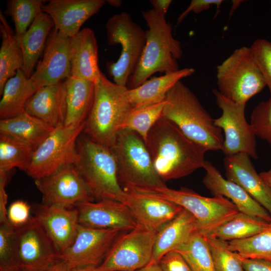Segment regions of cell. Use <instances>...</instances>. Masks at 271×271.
Returning a JSON list of instances; mask_svg holds the SVG:
<instances>
[{"label": "cell", "mask_w": 271, "mask_h": 271, "mask_svg": "<svg viewBox=\"0 0 271 271\" xmlns=\"http://www.w3.org/2000/svg\"><path fill=\"white\" fill-rule=\"evenodd\" d=\"M145 143L156 172L164 183L204 168L207 150L164 117L151 128Z\"/></svg>", "instance_id": "obj_1"}, {"label": "cell", "mask_w": 271, "mask_h": 271, "mask_svg": "<svg viewBox=\"0 0 271 271\" xmlns=\"http://www.w3.org/2000/svg\"><path fill=\"white\" fill-rule=\"evenodd\" d=\"M162 116L207 151L223 149L224 136L195 94L181 81L167 93Z\"/></svg>", "instance_id": "obj_2"}, {"label": "cell", "mask_w": 271, "mask_h": 271, "mask_svg": "<svg viewBox=\"0 0 271 271\" xmlns=\"http://www.w3.org/2000/svg\"><path fill=\"white\" fill-rule=\"evenodd\" d=\"M149 29L139 63L127 84L129 89L136 88L157 72L165 74L179 70L177 60L183 56L180 41L172 34V26L165 17L152 9L142 12Z\"/></svg>", "instance_id": "obj_3"}, {"label": "cell", "mask_w": 271, "mask_h": 271, "mask_svg": "<svg viewBox=\"0 0 271 271\" xmlns=\"http://www.w3.org/2000/svg\"><path fill=\"white\" fill-rule=\"evenodd\" d=\"M94 85V100L83 133L93 141L110 148L133 107L127 87L110 81L102 72Z\"/></svg>", "instance_id": "obj_4"}, {"label": "cell", "mask_w": 271, "mask_h": 271, "mask_svg": "<svg viewBox=\"0 0 271 271\" xmlns=\"http://www.w3.org/2000/svg\"><path fill=\"white\" fill-rule=\"evenodd\" d=\"M77 150L74 165L95 201L112 200L123 203L125 192L119 183L116 162L110 148L82 132L77 141Z\"/></svg>", "instance_id": "obj_5"}, {"label": "cell", "mask_w": 271, "mask_h": 271, "mask_svg": "<svg viewBox=\"0 0 271 271\" xmlns=\"http://www.w3.org/2000/svg\"><path fill=\"white\" fill-rule=\"evenodd\" d=\"M110 148L124 190L147 192L165 185L156 172L145 141L136 132L120 130Z\"/></svg>", "instance_id": "obj_6"}, {"label": "cell", "mask_w": 271, "mask_h": 271, "mask_svg": "<svg viewBox=\"0 0 271 271\" xmlns=\"http://www.w3.org/2000/svg\"><path fill=\"white\" fill-rule=\"evenodd\" d=\"M216 69L217 90L235 103L246 104L266 86L250 47L235 49Z\"/></svg>", "instance_id": "obj_7"}, {"label": "cell", "mask_w": 271, "mask_h": 271, "mask_svg": "<svg viewBox=\"0 0 271 271\" xmlns=\"http://www.w3.org/2000/svg\"><path fill=\"white\" fill-rule=\"evenodd\" d=\"M107 44H120V55L115 62L106 63L108 74L114 83L126 87L134 71L146 42V31L125 12L110 17L105 25Z\"/></svg>", "instance_id": "obj_8"}, {"label": "cell", "mask_w": 271, "mask_h": 271, "mask_svg": "<svg viewBox=\"0 0 271 271\" xmlns=\"http://www.w3.org/2000/svg\"><path fill=\"white\" fill-rule=\"evenodd\" d=\"M145 192L170 201L187 210L196 220L197 231L204 236L239 212L232 202L224 197H205L187 188L175 190L164 185Z\"/></svg>", "instance_id": "obj_9"}, {"label": "cell", "mask_w": 271, "mask_h": 271, "mask_svg": "<svg viewBox=\"0 0 271 271\" xmlns=\"http://www.w3.org/2000/svg\"><path fill=\"white\" fill-rule=\"evenodd\" d=\"M84 125H62L55 128L35 149L25 172L36 180L74 165L77 158V141Z\"/></svg>", "instance_id": "obj_10"}, {"label": "cell", "mask_w": 271, "mask_h": 271, "mask_svg": "<svg viewBox=\"0 0 271 271\" xmlns=\"http://www.w3.org/2000/svg\"><path fill=\"white\" fill-rule=\"evenodd\" d=\"M156 231L143 225L121 233L97 271H136L148 264Z\"/></svg>", "instance_id": "obj_11"}, {"label": "cell", "mask_w": 271, "mask_h": 271, "mask_svg": "<svg viewBox=\"0 0 271 271\" xmlns=\"http://www.w3.org/2000/svg\"><path fill=\"white\" fill-rule=\"evenodd\" d=\"M213 92L216 104L222 112L219 117L214 119L215 125L224 133L222 151L225 156L242 153L257 159L256 135L246 119L245 104L228 99L217 89H214Z\"/></svg>", "instance_id": "obj_12"}, {"label": "cell", "mask_w": 271, "mask_h": 271, "mask_svg": "<svg viewBox=\"0 0 271 271\" xmlns=\"http://www.w3.org/2000/svg\"><path fill=\"white\" fill-rule=\"evenodd\" d=\"M35 184L42 195L41 203L46 205L71 208L80 203L95 201L74 165L35 180Z\"/></svg>", "instance_id": "obj_13"}, {"label": "cell", "mask_w": 271, "mask_h": 271, "mask_svg": "<svg viewBox=\"0 0 271 271\" xmlns=\"http://www.w3.org/2000/svg\"><path fill=\"white\" fill-rule=\"evenodd\" d=\"M18 230V256L21 270L46 271L61 259L60 252L33 216Z\"/></svg>", "instance_id": "obj_14"}, {"label": "cell", "mask_w": 271, "mask_h": 271, "mask_svg": "<svg viewBox=\"0 0 271 271\" xmlns=\"http://www.w3.org/2000/svg\"><path fill=\"white\" fill-rule=\"evenodd\" d=\"M123 232L119 229H100L79 224L73 243L61 253V259L73 268L98 267L104 261L115 241Z\"/></svg>", "instance_id": "obj_15"}, {"label": "cell", "mask_w": 271, "mask_h": 271, "mask_svg": "<svg viewBox=\"0 0 271 271\" xmlns=\"http://www.w3.org/2000/svg\"><path fill=\"white\" fill-rule=\"evenodd\" d=\"M32 212L60 254L73 243L79 226L78 212L75 207L34 203L32 206Z\"/></svg>", "instance_id": "obj_16"}, {"label": "cell", "mask_w": 271, "mask_h": 271, "mask_svg": "<svg viewBox=\"0 0 271 271\" xmlns=\"http://www.w3.org/2000/svg\"><path fill=\"white\" fill-rule=\"evenodd\" d=\"M80 225L100 229L128 231L138 223L126 205L112 200L87 202L76 205Z\"/></svg>", "instance_id": "obj_17"}, {"label": "cell", "mask_w": 271, "mask_h": 271, "mask_svg": "<svg viewBox=\"0 0 271 271\" xmlns=\"http://www.w3.org/2000/svg\"><path fill=\"white\" fill-rule=\"evenodd\" d=\"M54 30L48 39L42 59L29 78L39 89L58 83L71 75L70 38Z\"/></svg>", "instance_id": "obj_18"}, {"label": "cell", "mask_w": 271, "mask_h": 271, "mask_svg": "<svg viewBox=\"0 0 271 271\" xmlns=\"http://www.w3.org/2000/svg\"><path fill=\"white\" fill-rule=\"evenodd\" d=\"M123 202L138 224L158 231L182 210L180 206L152 193L131 190Z\"/></svg>", "instance_id": "obj_19"}, {"label": "cell", "mask_w": 271, "mask_h": 271, "mask_svg": "<svg viewBox=\"0 0 271 271\" xmlns=\"http://www.w3.org/2000/svg\"><path fill=\"white\" fill-rule=\"evenodd\" d=\"M106 3L105 0H50L44 4L42 12L52 19L54 29L71 38Z\"/></svg>", "instance_id": "obj_20"}, {"label": "cell", "mask_w": 271, "mask_h": 271, "mask_svg": "<svg viewBox=\"0 0 271 271\" xmlns=\"http://www.w3.org/2000/svg\"><path fill=\"white\" fill-rule=\"evenodd\" d=\"M226 179L240 186L271 216V188L258 174L246 154L225 156Z\"/></svg>", "instance_id": "obj_21"}, {"label": "cell", "mask_w": 271, "mask_h": 271, "mask_svg": "<svg viewBox=\"0 0 271 271\" xmlns=\"http://www.w3.org/2000/svg\"><path fill=\"white\" fill-rule=\"evenodd\" d=\"M206 174L203 179L205 187L213 196L224 197L232 202L239 212L271 222L269 213L240 186L225 179L209 161L204 167Z\"/></svg>", "instance_id": "obj_22"}, {"label": "cell", "mask_w": 271, "mask_h": 271, "mask_svg": "<svg viewBox=\"0 0 271 271\" xmlns=\"http://www.w3.org/2000/svg\"><path fill=\"white\" fill-rule=\"evenodd\" d=\"M25 111L54 128L64 125L67 112L64 81L38 89L27 102Z\"/></svg>", "instance_id": "obj_23"}, {"label": "cell", "mask_w": 271, "mask_h": 271, "mask_svg": "<svg viewBox=\"0 0 271 271\" xmlns=\"http://www.w3.org/2000/svg\"><path fill=\"white\" fill-rule=\"evenodd\" d=\"M69 54L70 76L95 82L101 72L97 40L91 29L84 28L70 38Z\"/></svg>", "instance_id": "obj_24"}, {"label": "cell", "mask_w": 271, "mask_h": 271, "mask_svg": "<svg viewBox=\"0 0 271 271\" xmlns=\"http://www.w3.org/2000/svg\"><path fill=\"white\" fill-rule=\"evenodd\" d=\"M197 231L196 220L185 209L156 231L152 259L158 262L166 253L176 250L184 244Z\"/></svg>", "instance_id": "obj_25"}, {"label": "cell", "mask_w": 271, "mask_h": 271, "mask_svg": "<svg viewBox=\"0 0 271 271\" xmlns=\"http://www.w3.org/2000/svg\"><path fill=\"white\" fill-rule=\"evenodd\" d=\"M194 72V69L185 68L147 80L136 88L128 89L129 101L133 108L162 102L174 85Z\"/></svg>", "instance_id": "obj_26"}, {"label": "cell", "mask_w": 271, "mask_h": 271, "mask_svg": "<svg viewBox=\"0 0 271 271\" xmlns=\"http://www.w3.org/2000/svg\"><path fill=\"white\" fill-rule=\"evenodd\" d=\"M66 89V126L85 124L91 110L94 96V82L72 76L64 81Z\"/></svg>", "instance_id": "obj_27"}, {"label": "cell", "mask_w": 271, "mask_h": 271, "mask_svg": "<svg viewBox=\"0 0 271 271\" xmlns=\"http://www.w3.org/2000/svg\"><path fill=\"white\" fill-rule=\"evenodd\" d=\"M54 27L51 17L42 12L35 19L27 32L17 38L24 56V65L22 69L29 78L38 58L44 50L47 37Z\"/></svg>", "instance_id": "obj_28"}, {"label": "cell", "mask_w": 271, "mask_h": 271, "mask_svg": "<svg viewBox=\"0 0 271 271\" xmlns=\"http://www.w3.org/2000/svg\"><path fill=\"white\" fill-rule=\"evenodd\" d=\"M54 129L26 111L15 117L0 120V133L12 136L34 150Z\"/></svg>", "instance_id": "obj_29"}, {"label": "cell", "mask_w": 271, "mask_h": 271, "mask_svg": "<svg viewBox=\"0 0 271 271\" xmlns=\"http://www.w3.org/2000/svg\"><path fill=\"white\" fill-rule=\"evenodd\" d=\"M38 89L22 70H18L4 86L0 101L1 119L14 117L25 112L27 102Z\"/></svg>", "instance_id": "obj_30"}, {"label": "cell", "mask_w": 271, "mask_h": 271, "mask_svg": "<svg viewBox=\"0 0 271 271\" xmlns=\"http://www.w3.org/2000/svg\"><path fill=\"white\" fill-rule=\"evenodd\" d=\"M0 31L2 44L0 49V94L9 79L14 77L24 65L23 52L16 34L0 11Z\"/></svg>", "instance_id": "obj_31"}, {"label": "cell", "mask_w": 271, "mask_h": 271, "mask_svg": "<svg viewBox=\"0 0 271 271\" xmlns=\"http://www.w3.org/2000/svg\"><path fill=\"white\" fill-rule=\"evenodd\" d=\"M269 223L260 218L239 212L205 237L227 242L246 239L265 229Z\"/></svg>", "instance_id": "obj_32"}, {"label": "cell", "mask_w": 271, "mask_h": 271, "mask_svg": "<svg viewBox=\"0 0 271 271\" xmlns=\"http://www.w3.org/2000/svg\"><path fill=\"white\" fill-rule=\"evenodd\" d=\"M34 151L22 141L0 133V172L9 173L15 168L25 172Z\"/></svg>", "instance_id": "obj_33"}, {"label": "cell", "mask_w": 271, "mask_h": 271, "mask_svg": "<svg viewBox=\"0 0 271 271\" xmlns=\"http://www.w3.org/2000/svg\"><path fill=\"white\" fill-rule=\"evenodd\" d=\"M176 250L183 256L192 271H215L210 245L206 237L197 231Z\"/></svg>", "instance_id": "obj_34"}, {"label": "cell", "mask_w": 271, "mask_h": 271, "mask_svg": "<svg viewBox=\"0 0 271 271\" xmlns=\"http://www.w3.org/2000/svg\"><path fill=\"white\" fill-rule=\"evenodd\" d=\"M165 100L162 102L132 108L123 120L121 129H128L136 132L145 142L149 131L162 116Z\"/></svg>", "instance_id": "obj_35"}, {"label": "cell", "mask_w": 271, "mask_h": 271, "mask_svg": "<svg viewBox=\"0 0 271 271\" xmlns=\"http://www.w3.org/2000/svg\"><path fill=\"white\" fill-rule=\"evenodd\" d=\"M228 243L231 250L243 257L271 262V222L265 229L254 236Z\"/></svg>", "instance_id": "obj_36"}, {"label": "cell", "mask_w": 271, "mask_h": 271, "mask_svg": "<svg viewBox=\"0 0 271 271\" xmlns=\"http://www.w3.org/2000/svg\"><path fill=\"white\" fill-rule=\"evenodd\" d=\"M45 1L9 0L7 3L6 15L11 17L15 26L17 38L28 30L37 16L42 12Z\"/></svg>", "instance_id": "obj_37"}, {"label": "cell", "mask_w": 271, "mask_h": 271, "mask_svg": "<svg viewBox=\"0 0 271 271\" xmlns=\"http://www.w3.org/2000/svg\"><path fill=\"white\" fill-rule=\"evenodd\" d=\"M18 228L9 221L0 223V271H20Z\"/></svg>", "instance_id": "obj_38"}, {"label": "cell", "mask_w": 271, "mask_h": 271, "mask_svg": "<svg viewBox=\"0 0 271 271\" xmlns=\"http://www.w3.org/2000/svg\"><path fill=\"white\" fill-rule=\"evenodd\" d=\"M205 237L211 248L215 271H244L237 253L230 249L227 241Z\"/></svg>", "instance_id": "obj_39"}, {"label": "cell", "mask_w": 271, "mask_h": 271, "mask_svg": "<svg viewBox=\"0 0 271 271\" xmlns=\"http://www.w3.org/2000/svg\"><path fill=\"white\" fill-rule=\"evenodd\" d=\"M250 123L256 136L271 145V99L260 102L254 108Z\"/></svg>", "instance_id": "obj_40"}, {"label": "cell", "mask_w": 271, "mask_h": 271, "mask_svg": "<svg viewBox=\"0 0 271 271\" xmlns=\"http://www.w3.org/2000/svg\"><path fill=\"white\" fill-rule=\"evenodd\" d=\"M253 59L268 87L271 99V42L259 38L250 47Z\"/></svg>", "instance_id": "obj_41"}, {"label": "cell", "mask_w": 271, "mask_h": 271, "mask_svg": "<svg viewBox=\"0 0 271 271\" xmlns=\"http://www.w3.org/2000/svg\"><path fill=\"white\" fill-rule=\"evenodd\" d=\"M32 206L27 202L18 200L12 203L7 211L9 222L15 227L25 225L31 219Z\"/></svg>", "instance_id": "obj_42"}, {"label": "cell", "mask_w": 271, "mask_h": 271, "mask_svg": "<svg viewBox=\"0 0 271 271\" xmlns=\"http://www.w3.org/2000/svg\"><path fill=\"white\" fill-rule=\"evenodd\" d=\"M158 263L162 271H192L183 256L177 250L166 253Z\"/></svg>", "instance_id": "obj_43"}, {"label": "cell", "mask_w": 271, "mask_h": 271, "mask_svg": "<svg viewBox=\"0 0 271 271\" xmlns=\"http://www.w3.org/2000/svg\"><path fill=\"white\" fill-rule=\"evenodd\" d=\"M222 0H192L187 9L178 18L177 25H179L191 12L195 14L201 13L208 10L213 5L217 8L222 4Z\"/></svg>", "instance_id": "obj_44"}, {"label": "cell", "mask_w": 271, "mask_h": 271, "mask_svg": "<svg viewBox=\"0 0 271 271\" xmlns=\"http://www.w3.org/2000/svg\"><path fill=\"white\" fill-rule=\"evenodd\" d=\"M244 271H271V262L259 258H245L237 253Z\"/></svg>", "instance_id": "obj_45"}, {"label": "cell", "mask_w": 271, "mask_h": 271, "mask_svg": "<svg viewBox=\"0 0 271 271\" xmlns=\"http://www.w3.org/2000/svg\"><path fill=\"white\" fill-rule=\"evenodd\" d=\"M9 173L0 172V223L7 222L6 205L8 195L6 190V183Z\"/></svg>", "instance_id": "obj_46"}, {"label": "cell", "mask_w": 271, "mask_h": 271, "mask_svg": "<svg viewBox=\"0 0 271 271\" xmlns=\"http://www.w3.org/2000/svg\"><path fill=\"white\" fill-rule=\"evenodd\" d=\"M172 2L171 0H151L150 3L154 9L159 14L165 17L169 7Z\"/></svg>", "instance_id": "obj_47"}, {"label": "cell", "mask_w": 271, "mask_h": 271, "mask_svg": "<svg viewBox=\"0 0 271 271\" xmlns=\"http://www.w3.org/2000/svg\"><path fill=\"white\" fill-rule=\"evenodd\" d=\"M73 267L66 261L60 259L46 271H72Z\"/></svg>", "instance_id": "obj_48"}, {"label": "cell", "mask_w": 271, "mask_h": 271, "mask_svg": "<svg viewBox=\"0 0 271 271\" xmlns=\"http://www.w3.org/2000/svg\"><path fill=\"white\" fill-rule=\"evenodd\" d=\"M136 271H162L158 262L149 263L145 266Z\"/></svg>", "instance_id": "obj_49"}, {"label": "cell", "mask_w": 271, "mask_h": 271, "mask_svg": "<svg viewBox=\"0 0 271 271\" xmlns=\"http://www.w3.org/2000/svg\"><path fill=\"white\" fill-rule=\"evenodd\" d=\"M259 174L265 182L271 188V169L268 171L261 172Z\"/></svg>", "instance_id": "obj_50"}, {"label": "cell", "mask_w": 271, "mask_h": 271, "mask_svg": "<svg viewBox=\"0 0 271 271\" xmlns=\"http://www.w3.org/2000/svg\"><path fill=\"white\" fill-rule=\"evenodd\" d=\"M72 271H97L96 267L93 266H86L73 268Z\"/></svg>", "instance_id": "obj_51"}, {"label": "cell", "mask_w": 271, "mask_h": 271, "mask_svg": "<svg viewBox=\"0 0 271 271\" xmlns=\"http://www.w3.org/2000/svg\"><path fill=\"white\" fill-rule=\"evenodd\" d=\"M110 6L114 7H119L121 6L122 1L120 0H107L106 1Z\"/></svg>", "instance_id": "obj_52"}, {"label": "cell", "mask_w": 271, "mask_h": 271, "mask_svg": "<svg viewBox=\"0 0 271 271\" xmlns=\"http://www.w3.org/2000/svg\"><path fill=\"white\" fill-rule=\"evenodd\" d=\"M20 271H25V270H20Z\"/></svg>", "instance_id": "obj_53"}]
</instances>
